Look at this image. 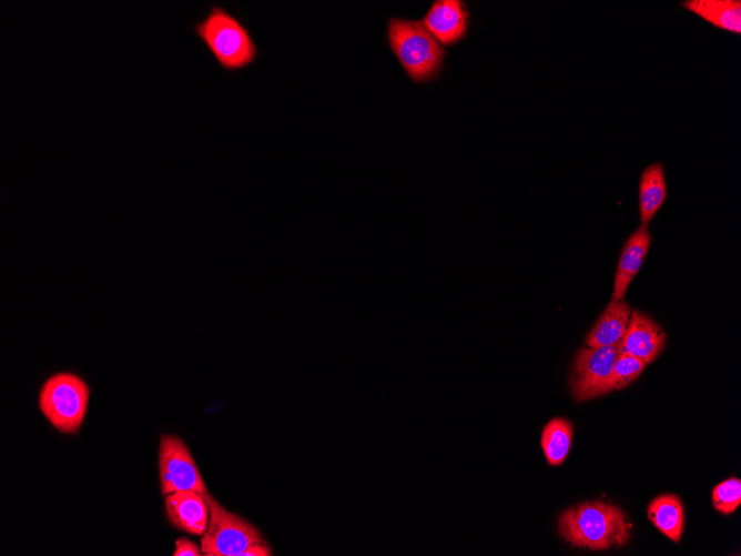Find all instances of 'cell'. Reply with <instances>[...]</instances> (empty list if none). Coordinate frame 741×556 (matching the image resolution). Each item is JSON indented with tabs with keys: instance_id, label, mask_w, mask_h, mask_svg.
<instances>
[{
	"instance_id": "6da1fadb",
	"label": "cell",
	"mask_w": 741,
	"mask_h": 556,
	"mask_svg": "<svg viewBox=\"0 0 741 556\" xmlns=\"http://www.w3.org/2000/svg\"><path fill=\"white\" fill-rule=\"evenodd\" d=\"M625 512L601 501L585 502L565 509L558 518V533L573 547L605 550L629 540Z\"/></svg>"
},
{
	"instance_id": "7a4b0ae2",
	"label": "cell",
	"mask_w": 741,
	"mask_h": 556,
	"mask_svg": "<svg viewBox=\"0 0 741 556\" xmlns=\"http://www.w3.org/2000/svg\"><path fill=\"white\" fill-rule=\"evenodd\" d=\"M194 33L219 65L238 71L257 58V46L247 27L223 6L213 4L193 26Z\"/></svg>"
},
{
	"instance_id": "3957f363",
	"label": "cell",
	"mask_w": 741,
	"mask_h": 556,
	"mask_svg": "<svg viewBox=\"0 0 741 556\" xmlns=\"http://www.w3.org/2000/svg\"><path fill=\"white\" fill-rule=\"evenodd\" d=\"M387 43L415 83L436 79L443 68L445 50L416 20L390 17L386 29Z\"/></svg>"
},
{
	"instance_id": "277c9868",
	"label": "cell",
	"mask_w": 741,
	"mask_h": 556,
	"mask_svg": "<svg viewBox=\"0 0 741 556\" xmlns=\"http://www.w3.org/2000/svg\"><path fill=\"white\" fill-rule=\"evenodd\" d=\"M90 388L77 374L61 372L51 375L39 392V408L59 432L77 433L87 414Z\"/></svg>"
},
{
	"instance_id": "5b68a950",
	"label": "cell",
	"mask_w": 741,
	"mask_h": 556,
	"mask_svg": "<svg viewBox=\"0 0 741 556\" xmlns=\"http://www.w3.org/2000/svg\"><path fill=\"white\" fill-rule=\"evenodd\" d=\"M210 517L201 538L205 556H238L251 545L264 542L260 530L245 518L227 510L213 496L205 498Z\"/></svg>"
},
{
	"instance_id": "8992f818",
	"label": "cell",
	"mask_w": 741,
	"mask_h": 556,
	"mask_svg": "<svg viewBox=\"0 0 741 556\" xmlns=\"http://www.w3.org/2000/svg\"><path fill=\"white\" fill-rule=\"evenodd\" d=\"M159 474L163 495L180 491H193L205 498L210 495L189 447L176 435H161Z\"/></svg>"
},
{
	"instance_id": "52a82bcc",
	"label": "cell",
	"mask_w": 741,
	"mask_h": 556,
	"mask_svg": "<svg viewBox=\"0 0 741 556\" xmlns=\"http://www.w3.org/2000/svg\"><path fill=\"white\" fill-rule=\"evenodd\" d=\"M617 355V344L600 347L587 346L578 351L569 378V386L577 402L600 396Z\"/></svg>"
},
{
	"instance_id": "ba28073f",
	"label": "cell",
	"mask_w": 741,
	"mask_h": 556,
	"mask_svg": "<svg viewBox=\"0 0 741 556\" xmlns=\"http://www.w3.org/2000/svg\"><path fill=\"white\" fill-rule=\"evenodd\" d=\"M664 344L666 334L662 328L646 314L633 310L617 344V351L618 354H628L650 364L661 353Z\"/></svg>"
},
{
	"instance_id": "9c48e42d",
	"label": "cell",
	"mask_w": 741,
	"mask_h": 556,
	"mask_svg": "<svg viewBox=\"0 0 741 556\" xmlns=\"http://www.w3.org/2000/svg\"><path fill=\"white\" fill-rule=\"evenodd\" d=\"M423 26L437 42L451 46L466 37L469 13L463 1H434L423 19Z\"/></svg>"
},
{
	"instance_id": "30bf717a",
	"label": "cell",
	"mask_w": 741,
	"mask_h": 556,
	"mask_svg": "<svg viewBox=\"0 0 741 556\" xmlns=\"http://www.w3.org/2000/svg\"><path fill=\"white\" fill-rule=\"evenodd\" d=\"M165 513L177 529L202 536L206 530L210 509L205 497L193 491H180L165 495Z\"/></svg>"
},
{
	"instance_id": "8fae6325",
	"label": "cell",
	"mask_w": 741,
	"mask_h": 556,
	"mask_svg": "<svg viewBox=\"0 0 741 556\" xmlns=\"http://www.w3.org/2000/svg\"><path fill=\"white\" fill-rule=\"evenodd\" d=\"M651 244L648 226L640 225L625 242L621 250L611 300L623 301L628 286L639 272Z\"/></svg>"
},
{
	"instance_id": "7c38bea8",
	"label": "cell",
	"mask_w": 741,
	"mask_h": 556,
	"mask_svg": "<svg viewBox=\"0 0 741 556\" xmlns=\"http://www.w3.org/2000/svg\"><path fill=\"white\" fill-rule=\"evenodd\" d=\"M631 310L625 301L610 300L607 307L589 330L585 344L600 347L618 344L630 319Z\"/></svg>"
},
{
	"instance_id": "4fadbf2b",
	"label": "cell",
	"mask_w": 741,
	"mask_h": 556,
	"mask_svg": "<svg viewBox=\"0 0 741 556\" xmlns=\"http://www.w3.org/2000/svg\"><path fill=\"white\" fill-rule=\"evenodd\" d=\"M682 7L722 30L741 33V2L739 0H689Z\"/></svg>"
},
{
	"instance_id": "5bb4252c",
	"label": "cell",
	"mask_w": 741,
	"mask_h": 556,
	"mask_svg": "<svg viewBox=\"0 0 741 556\" xmlns=\"http://www.w3.org/2000/svg\"><path fill=\"white\" fill-rule=\"evenodd\" d=\"M667 198L663 165L660 162L648 165L639 181V215L641 225L648 226Z\"/></svg>"
},
{
	"instance_id": "9a60e30c",
	"label": "cell",
	"mask_w": 741,
	"mask_h": 556,
	"mask_svg": "<svg viewBox=\"0 0 741 556\" xmlns=\"http://www.w3.org/2000/svg\"><path fill=\"white\" fill-rule=\"evenodd\" d=\"M651 523L671 540L678 543L683 530V506L678 496L664 494L656 497L648 506Z\"/></svg>"
},
{
	"instance_id": "2e32d148",
	"label": "cell",
	"mask_w": 741,
	"mask_h": 556,
	"mask_svg": "<svg viewBox=\"0 0 741 556\" xmlns=\"http://www.w3.org/2000/svg\"><path fill=\"white\" fill-rule=\"evenodd\" d=\"M572 433V424L562 417H555L545 425L541 447L549 465L564 463L570 449Z\"/></svg>"
},
{
	"instance_id": "e0dca14e",
	"label": "cell",
	"mask_w": 741,
	"mask_h": 556,
	"mask_svg": "<svg viewBox=\"0 0 741 556\" xmlns=\"http://www.w3.org/2000/svg\"><path fill=\"white\" fill-rule=\"evenodd\" d=\"M647 364L628 354H618L611 373L601 388L600 396L609 392L621 390L644 371Z\"/></svg>"
},
{
	"instance_id": "ac0fdd59",
	"label": "cell",
	"mask_w": 741,
	"mask_h": 556,
	"mask_svg": "<svg viewBox=\"0 0 741 556\" xmlns=\"http://www.w3.org/2000/svg\"><path fill=\"white\" fill-rule=\"evenodd\" d=\"M741 503V481L737 477L728 478L712 491V504L722 514H731Z\"/></svg>"
},
{
	"instance_id": "d6986e66",
	"label": "cell",
	"mask_w": 741,
	"mask_h": 556,
	"mask_svg": "<svg viewBox=\"0 0 741 556\" xmlns=\"http://www.w3.org/2000/svg\"><path fill=\"white\" fill-rule=\"evenodd\" d=\"M173 556H201V547L186 537H180L175 542Z\"/></svg>"
},
{
	"instance_id": "ffe728a7",
	"label": "cell",
	"mask_w": 741,
	"mask_h": 556,
	"mask_svg": "<svg viewBox=\"0 0 741 556\" xmlns=\"http://www.w3.org/2000/svg\"><path fill=\"white\" fill-rule=\"evenodd\" d=\"M272 549L266 542L251 545L243 550L238 556H271Z\"/></svg>"
}]
</instances>
